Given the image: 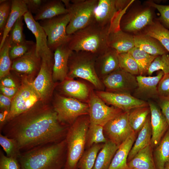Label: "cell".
Here are the masks:
<instances>
[{"instance_id":"6da1fadb","label":"cell","mask_w":169,"mask_h":169,"mask_svg":"<svg viewBox=\"0 0 169 169\" xmlns=\"http://www.w3.org/2000/svg\"><path fill=\"white\" fill-rule=\"evenodd\" d=\"M69 126L59 121L53 108L37 105L7 122L0 133L14 139L22 152L63 140Z\"/></svg>"},{"instance_id":"7a4b0ae2","label":"cell","mask_w":169,"mask_h":169,"mask_svg":"<svg viewBox=\"0 0 169 169\" xmlns=\"http://www.w3.org/2000/svg\"><path fill=\"white\" fill-rule=\"evenodd\" d=\"M66 154L65 139L21 152L18 160L20 169H61Z\"/></svg>"},{"instance_id":"3957f363","label":"cell","mask_w":169,"mask_h":169,"mask_svg":"<svg viewBox=\"0 0 169 169\" xmlns=\"http://www.w3.org/2000/svg\"><path fill=\"white\" fill-rule=\"evenodd\" d=\"M113 22L105 27L92 23L70 35L68 46L73 51H86L98 56L101 54L109 48L108 38Z\"/></svg>"},{"instance_id":"277c9868","label":"cell","mask_w":169,"mask_h":169,"mask_svg":"<svg viewBox=\"0 0 169 169\" xmlns=\"http://www.w3.org/2000/svg\"><path fill=\"white\" fill-rule=\"evenodd\" d=\"M84 115L79 117L68 130L65 138L67 154L64 169H76L78 162L84 151L90 121L89 117Z\"/></svg>"},{"instance_id":"5b68a950","label":"cell","mask_w":169,"mask_h":169,"mask_svg":"<svg viewBox=\"0 0 169 169\" xmlns=\"http://www.w3.org/2000/svg\"><path fill=\"white\" fill-rule=\"evenodd\" d=\"M97 55L90 52L72 51L69 59L67 76L71 79L79 77L92 83L97 88H103L95 69Z\"/></svg>"},{"instance_id":"8992f818","label":"cell","mask_w":169,"mask_h":169,"mask_svg":"<svg viewBox=\"0 0 169 169\" xmlns=\"http://www.w3.org/2000/svg\"><path fill=\"white\" fill-rule=\"evenodd\" d=\"M98 1L62 0L70 16L66 29L68 34L71 35L93 22L94 11Z\"/></svg>"},{"instance_id":"52a82bcc","label":"cell","mask_w":169,"mask_h":169,"mask_svg":"<svg viewBox=\"0 0 169 169\" xmlns=\"http://www.w3.org/2000/svg\"><path fill=\"white\" fill-rule=\"evenodd\" d=\"M134 2L122 15L120 22L121 30L133 35L140 33L155 19L154 8L144 3L134 4Z\"/></svg>"},{"instance_id":"ba28073f","label":"cell","mask_w":169,"mask_h":169,"mask_svg":"<svg viewBox=\"0 0 169 169\" xmlns=\"http://www.w3.org/2000/svg\"><path fill=\"white\" fill-rule=\"evenodd\" d=\"M69 20L67 13L39 22L46 34L48 45L52 52L58 47L67 44L69 41L70 35L67 34L66 29Z\"/></svg>"},{"instance_id":"9c48e42d","label":"cell","mask_w":169,"mask_h":169,"mask_svg":"<svg viewBox=\"0 0 169 169\" xmlns=\"http://www.w3.org/2000/svg\"><path fill=\"white\" fill-rule=\"evenodd\" d=\"M53 109L57 114L59 121L69 126L79 117L89 114L88 105L72 97L58 96Z\"/></svg>"},{"instance_id":"30bf717a","label":"cell","mask_w":169,"mask_h":169,"mask_svg":"<svg viewBox=\"0 0 169 169\" xmlns=\"http://www.w3.org/2000/svg\"><path fill=\"white\" fill-rule=\"evenodd\" d=\"M41 100L31 82L25 79L12 100L7 122L37 105Z\"/></svg>"},{"instance_id":"8fae6325","label":"cell","mask_w":169,"mask_h":169,"mask_svg":"<svg viewBox=\"0 0 169 169\" xmlns=\"http://www.w3.org/2000/svg\"><path fill=\"white\" fill-rule=\"evenodd\" d=\"M134 1L98 0L94 11L93 22L102 27L110 24L120 12L129 8Z\"/></svg>"},{"instance_id":"7c38bea8","label":"cell","mask_w":169,"mask_h":169,"mask_svg":"<svg viewBox=\"0 0 169 169\" xmlns=\"http://www.w3.org/2000/svg\"><path fill=\"white\" fill-rule=\"evenodd\" d=\"M129 111H123L103 126L105 137L119 146L134 132L129 123Z\"/></svg>"},{"instance_id":"4fadbf2b","label":"cell","mask_w":169,"mask_h":169,"mask_svg":"<svg viewBox=\"0 0 169 169\" xmlns=\"http://www.w3.org/2000/svg\"><path fill=\"white\" fill-rule=\"evenodd\" d=\"M105 76L103 83L109 92L131 94L137 87L136 76L120 68Z\"/></svg>"},{"instance_id":"5bb4252c","label":"cell","mask_w":169,"mask_h":169,"mask_svg":"<svg viewBox=\"0 0 169 169\" xmlns=\"http://www.w3.org/2000/svg\"><path fill=\"white\" fill-rule=\"evenodd\" d=\"M88 105L90 123L103 126L123 111L113 106H108L97 95L94 93L90 95Z\"/></svg>"},{"instance_id":"9a60e30c","label":"cell","mask_w":169,"mask_h":169,"mask_svg":"<svg viewBox=\"0 0 169 169\" xmlns=\"http://www.w3.org/2000/svg\"><path fill=\"white\" fill-rule=\"evenodd\" d=\"M41 59L38 74L31 83L41 100H44L50 95L53 87L52 71L54 58V57H43Z\"/></svg>"},{"instance_id":"2e32d148","label":"cell","mask_w":169,"mask_h":169,"mask_svg":"<svg viewBox=\"0 0 169 169\" xmlns=\"http://www.w3.org/2000/svg\"><path fill=\"white\" fill-rule=\"evenodd\" d=\"M96 95L104 102L123 111L149 105L148 102L129 94L101 91L97 92Z\"/></svg>"},{"instance_id":"e0dca14e","label":"cell","mask_w":169,"mask_h":169,"mask_svg":"<svg viewBox=\"0 0 169 169\" xmlns=\"http://www.w3.org/2000/svg\"><path fill=\"white\" fill-rule=\"evenodd\" d=\"M120 18L113 21L109 33V47L115 49L118 54L128 52L135 46L133 35L125 32L120 27Z\"/></svg>"},{"instance_id":"ac0fdd59","label":"cell","mask_w":169,"mask_h":169,"mask_svg":"<svg viewBox=\"0 0 169 169\" xmlns=\"http://www.w3.org/2000/svg\"><path fill=\"white\" fill-rule=\"evenodd\" d=\"M24 20L28 28L34 36L36 39V53L38 57H54V53L48 45L47 37L44 29L39 23L34 18L29 12L23 15Z\"/></svg>"},{"instance_id":"d6986e66","label":"cell","mask_w":169,"mask_h":169,"mask_svg":"<svg viewBox=\"0 0 169 169\" xmlns=\"http://www.w3.org/2000/svg\"><path fill=\"white\" fill-rule=\"evenodd\" d=\"M164 75L159 71L154 76L139 75L136 76L137 87L133 93V96L144 100L143 99L158 98L157 86Z\"/></svg>"},{"instance_id":"ffe728a7","label":"cell","mask_w":169,"mask_h":169,"mask_svg":"<svg viewBox=\"0 0 169 169\" xmlns=\"http://www.w3.org/2000/svg\"><path fill=\"white\" fill-rule=\"evenodd\" d=\"M148 103L150 110L152 132L151 145L153 148L159 144L169 127L159 107L152 101Z\"/></svg>"},{"instance_id":"44dd1931","label":"cell","mask_w":169,"mask_h":169,"mask_svg":"<svg viewBox=\"0 0 169 169\" xmlns=\"http://www.w3.org/2000/svg\"><path fill=\"white\" fill-rule=\"evenodd\" d=\"M72 51L67 44L58 47L54 51L52 71L53 81H63L67 76L68 61Z\"/></svg>"},{"instance_id":"7402d4cb","label":"cell","mask_w":169,"mask_h":169,"mask_svg":"<svg viewBox=\"0 0 169 169\" xmlns=\"http://www.w3.org/2000/svg\"><path fill=\"white\" fill-rule=\"evenodd\" d=\"M41 59L37 56L36 48L12 62L11 70L18 72L32 74L39 70Z\"/></svg>"},{"instance_id":"603a6c76","label":"cell","mask_w":169,"mask_h":169,"mask_svg":"<svg viewBox=\"0 0 169 169\" xmlns=\"http://www.w3.org/2000/svg\"><path fill=\"white\" fill-rule=\"evenodd\" d=\"M95 69L105 76L120 68L118 54L109 47L104 53L97 56L95 62Z\"/></svg>"},{"instance_id":"cb8c5ba5","label":"cell","mask_w":169,"mask_h":169,"mask_svg":"<svg viewBox=\"0 0 169 169\" xmlns=\"http://www.w3.org/2000/svg\"><path fill=\"white\" fill-rule=\"evenodd\" d=\"M135 47L152 55L158 56L169 53L156 39L140 33L133 35Z\"/></svg>"},{"instance_id":"d4e9b609","label":"cell","mask_w":169,"mask_h":169,"mask_svg":"<svg viewBox=\"0 0 169 169\" xmlns=\"http://www.w3.org/2000/svg\"><path fill=\"white\" fill-rule=\"evenodd\" d=\"M134 132L119 147L111 161L108 169H129L127 158L136 139Z\"/></svg>"},{"instance_id":"484cf974","label":"cell","mask_w":169,"mask_h":169,"mask_svg":"<svg viewBox=\"0 0 169 169\" xmlns=\"http://www.w3.org/2000/svg\"><path fill=\"white\" fill-rule=\"evenodd\" d=\"M67 13L68 11L62 0H45L33 18L38 21L49 19Z\"/></svg>"},{"instance_id":"4316f807","label":"cell","mask_w":169,"mask_h":169,"mask_svg":"<svg viewBox=\"0 0 169 169\" xmlns=\"http://www.w3.org/2000/svg\"><path fill=\"white\" fill-rule=\"evenodd\" d=\"M151 145L140 151L127 162L129 169H157Z\"/></svg>"},{"instance_id":"83f0119b","label":"cell","mask_w":169,"mask_h":169,"mask_svg":"<svg viewBox=\"0 0 169 169\" xmlns=\"http://www.w3.org/2000/svg\"><path fill=\"white\" fill-rule=\"evenodd\" d=\"M28 11L24 0H12L11 11L1 36L0 49L17 20Z\"/></svg>"},{"instance_id":"f1b7e54d","label":"cell","mask_w":169,"mask_h":169,"mask_svg":"<svg viewBox=\"0 0 169 169\" xmlns=\"http://www.w3.org/2000/svg\"><path fill=\"white\" fill-rule=\"evenodd\" d=\"M151 136L150 114L143 127L139 132L137 138L129 154L127 162L131 160L140 151L151 145Z\"/></svg>"},{"instance_id":"f546056e","label":"cell","mask_w":169,"mask_h":169,"mask_svg":"<svg viewBox=\"0 0 169 169\" xmlns=\"http://www.w3.org/2000/svg\"><path fill=\"white\" fill-rule=\"evenodd\" d=\"M119 147L107 140L99 152L92 169H108Z\"/></svg>"},{"instance_id":"4dcf8cb0","label":"cell","mask_w":169,"mask_h":169,"mask_svg":"<svg viewBox=\"0 0 169 169\" xmlns=\"http://www.w3.org/2000/svg\"><path fill=\"white\" fill-rule=\"evenodd\" d=\"M140 33L157 39L169 53V30L163 26L157 19L155 18L151 24L146 27Z\"/></svg>"},{"instance_id":"1f68e13d","label":"cell","mask_w":169,"mask_h":169,"mask_svg":"<svg viewBox=\"0 0 169 169\" xmlns=\"http://www.w3.org/2000/svg\"><path fill=\"white\" fill-rule=\"evenodd\" d=\"M153 157L157 169H164L169 161V129L155 148Z\"/></svg>"},{"instance_id":"d6a6232c","label":"cell","mask_w":169,"mask_h":169,"mask_svg":"<svg viewBox=\"0 0 169 169\" xmlns=\"http://www.w3.org/2000/svg\"><path fill=\"white\" fill-rule=\"evenodd\" d=\"M62 88L64 92L72 98L83 100L88 98V88L82 82L71 79H67L64 81Z\"/></svg>"},{"instance_id":"836d02e7","label":"cell","mask_w":169,"mask_h":169,"mask_svg":"<svg viewBox=\"0 0 169 169\" xmlns=\"http://www.w3.org/2000/svg\"><path fill=\"white\" fill-rule=\"evenodd\" d=\"M150 114L149 105L136 108L129 111V123L134 132L136 133L141 130Z\"/></svg>"},{"instance_id":"e575fe53","label":"cell","mask_w":169,"mask_h":169,"mask_svg":"<svg viewBox=\"0 0 169 169\" xmlns=\"http://www.w3.org/2000/svg\"><path fill=\"white\" fill-rule=\"evenodd\" d=\"M128 53L135 60L138 66L140 75L145 76L152 63L157 56L151 55L136 47Z\"/></svg>"},{"instance_id":"d590c367","label":"cell","mask_w":169,"mask_h":169,"mask_svg":"<svg viewBox=\"0 0 169 169\" xmlns=\"http://www.w3.org/2000/svg\"><path fill=\"white\" fill-rule=\"evenodd\" d=\"M104 144H94L84 151L78 162L76 169H92Z\"/></svg>"},{"instance_id":"8d00e7d4","label":"cell","mask_w":169,"mask_h":169,"mask_svg":"<svg viewBox=\"0 0 169 169\" xmlns=\"http://www.w3.org/2000/svg\"><path fill=\"white\" fill-rule=\"evenodd\" d=\"M10 36H8L0 49V79L1 80L10 73L12 64L9 54Z\"/></svg>"},{"instance_id":"74e56055","label":"cell","mask_w":169,"mask_h":169,"mask_svg":"<svg viewBox=\"0 0 169 169\" xmlns=\"http://www.w3.org/2000/svg\"><path fill=\"white\" fill-rule=\"evenodd\" d=\"M107 141L103 133V126L90 124L86 138L85 148L88 149L94 144L104 143Z\"/></svg>"},{"instance_id":"f35d334b","label":"cell","mask_w":169,"mask_h":169,"mask_svg":"<svg viewBox=\"0 0 169 169\" xmlns=\"http://www.w3.org/2000/svg\"><path fill=\"white\" fill-rule=\"evenodd\" d=\"M118 58L120 69L134 75H140L138 64L128 52L118 54Z\"/></svg>"},{"instance_id":"ab89813d","label":"cell","mask_w":169,"mask_h":169,"mask_svg":"<svg viewBox=\"0 0 169 169\" xmlns=\"http://www.w3.org/2000/svg\"><path fill=\"white\" fill-rule=\"evenodd\" d=\"M0 144L8 157L18 159L21 152L16 141L0 133Z\"/></svg>"},{"instance_id":"60d3db41","label":"cell","mask_w":169,"mask_h":169,"mask_svg":"<svg viewBox=\"0 0 169 169\" xmlns=\"http://www.w3.org/2000/svg\"><path fill=\"white\" fill-rule=\"evenodd\" d=\"M36 48V43L33 41L26 40L23 43L10 45L9 54L12 60L21 57Z\"/></svg>"},{"instance_id":"b9f144b4","label":"cell","mask_w":169,"mask_h":169,"mask_svg":"<svg viewBox=\"0 0 169 169\" xmlns=\"http://www.w3.org/2000/svg\"><path fill=\"white\" fill-rule=\"evenodd\" d=\"M159 70L162 71L164 74H169V53L157 56L150 66L147 74L150 76Z\"/></svg>"},{"instance_id":"7bdbcfd3","label":"cell","mask_w":169,"mask_h":169,"mask_svg":"<svg viewBox=\"0 0 169 169\" xmlns=\"http://www.w3.org/2000/svg\"><path fill=\"white\" fill-rule=\"evenodd\" d=\"M23 16L19 18L10 30L9 34L10 45L21 44L26 40L23 32Z\"/></svg>"},{"instance_id":"ee69618b","label":"cell","mask_w":169,"mask_h":169,"mask_svg":"<svg viewBox=\"0 0 169 169\" xmlns=\"http://www.w3.org/2000/svg\"><path fill=\"white\" fill-rule=\"evenodd\" d=\"M144 4L159 11L160 16L157 19L165 28L169 29V5L159 4L151 0L145 1Z\"/></svg>"},{"instance_id":"f6af8a7d","label":"cell","mask_w":169,"mask_h":169,"mask_svg":"<svg viewBox=\"0 0 169 169\" xmlns=\"http://www.w3.org/2000/svg\"><path fill=\"white\" fill-rule=\"evenodd\" d=\"M12 0H0V31L3 34L11 9Z\"/></svg>"},{"instance_id":"bcb514c9","label":"cell","mask_w":169,"mask_h":169,"mask_svg":"<svg viewBox=\"0 0 169 169\" xmlns=\"http://www.w3.org/2000/svg\"><path fill=\"white\" fill-rule=\"evenodd\" d=\"M0 169H20L18 159L8 157L0 150Z\"/></svg>"},{"instance_id":"7dc6e473","label":"cell","mask_w":169,"mask_h":169,"mask_svg":"<svg viewBox=\"0 0 169 169\" xmlns=\"http://www.w3.org/2000/svg\"><path fill=\"white\" fill-rule=\"evenodd\" d=\"M158 97L169 98V74H164L157 86Z\"/></svg>"},{"instance_id":"c3c4849f","label":"cell","mask_w":169,"mask_h":169,"mask_svg":"<svg viewBox=\"0 0 169 169\" xmlns=\"http://www.w3.org/2000/svg\"><path fill=\"white\" fill-rule=\"evenodd\" d=\"M28 11L36 14L39 11L45 0H24Z\"/></svg>"},{"instance_id":"681fc988","label":"cell","mask_w":169,"mask_h":169,"mask_svg":"<svg viewBox=\"0 0 169 169\" xmlns=\"http://www.w3.org/2000/svg\"><path fill=\"white\" fill-rule=\"evenodd\" d=\"M158 106L169 127V98L159 97Z\"/></svg>"},{"instance_id":"f907efd6","label":"cell","mask_w":169,"mask_h":169,"mask_svg":"<svg viewBox=\"0 0 169 169\" xmlns=\"http://www.w3.org/2000/svg\"><path fill=\"white\" fill-rule=\"evenodd\" d=\"M12 99L8 97L3 94L0 95V107L1 111H10Z\"/></svg>"},{"instance_id":"816d5d0a","label":"cell","mask_w":169,"mask_h":169,"mask_svg":"<svg viewBox=\"0 0 169 169\" xmlns=\"http://www.w3.org/2000/svg\"><path fill=\"white\" fill-rule=\"evenodd\" d=\"M0 88L2 94L11 99L13 98L18 90L17 87H7L1 85H0Z\"/></svg>"},{"instance_id":"f5cc1de1","label":"cell","mask_w":169,"mask_h":169,"mask_svg":"<svg viewBox=\"0 0 169 169\" xmlns=\"http://www.w3.org/2000/svg\"><path fill=\"white\" fill-rule=\"evenodd\" d=\"M6 77L1 79L0 85L7 87H17L16 84L13 80L9 77Z\"/></svg>"},{"instance_id":"db71d44e","label":"cell","mask_w":169,"mask_h":169,"mask_svg":"<svg viewBox=\"0 0 169 169\" xmlns=\"http://www.w3.org/2000/svg\"><path fill=\"white\" fill-rule=\"evenodd\" d=\"M9 112L7 111H1L0 113V132L7 122V120Z\"/></svg>"},{"instance_id":"11a10c76","label":"cell","mask_w":169,"mask_h":169,"mask_svg":"<svg viewBox=\"0 0 169 169\" xmlns=\"http://www.w3.org/2000/svg\"><path fill=\"white\" fill-rule=\"evenodd\" d=\"M165 166L169 168V161L166 163L165 165Z\"/></svg>"},{"instance_id":"9f6ffc18","label":"cell","mask_w":169,"mask_h":169,"mask_svg":"<svg viewBox=\"0 0 169 169\" xmlns=\"http://www.w3.org/2000/svg\"><path fill=\"white\" fill-rule=\"evenodd\" d=\"M164 169H169V168L166 166H165Z\"/></svg>"}]
</instances>
